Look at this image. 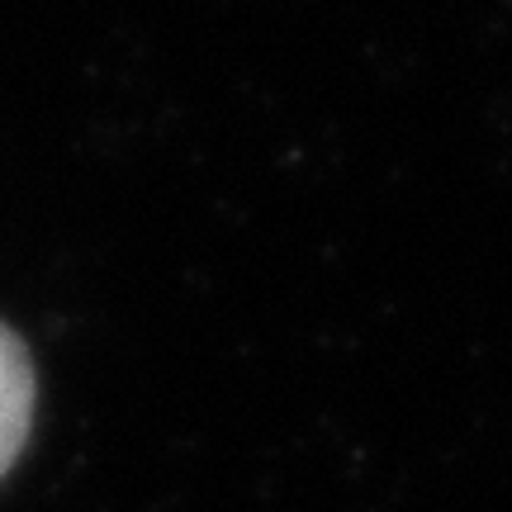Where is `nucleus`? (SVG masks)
<instances>
[{
  "mask_svg": "<svg viewBox=\"0 0 512 512\" xmlns=\"http://www.w3.org/2000/svg\"><path fill=\"white\" fill-rule=\"evenodd\" d=\"M34 427V361L29 347L0 323V475H10Z\"/></svg>",
  "mask_w": 512,
  "mask_h": 512,
  "instance_id": "obj_1",
  "label": "nucleus"
}]
</instances>
